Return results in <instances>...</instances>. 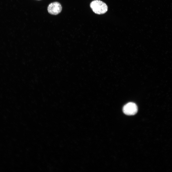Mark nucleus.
<instances>
[{
	"instance_id": "f257e3e1",
	"label": "nucleus",
	"mask_w": 172,
	"mask_h": 172,
	"mask_svg": "<svg viewBox=\"0 0 172 172\" xmlns=\"http://www.w3.org/2000/svg\"><path fill=\"white\" fill-rule=\"evenodd\" d=\"M90 6L93 11L97 14H102L106 12L108 7L107 5L102 1L95 0L90 3Z\"/></svg>"
},
{
	"instance_id": "f03ea898",
	"label": "nucleus",
	"mask_w": 172,
	"mask_h": 172,
	"mask_svg": "<svg viewBox=\"0 0 172 172\" xmlns=\"http://www.w3.org/2000/svg\"><path fill=\"white\" fill-rule=\"evenodd\" d=\"M123 110L125 114L128 115H135L137 113L138 111V108L135 103L129 102L124 106Z\"/></svg>"
},
{
	"instance_id": "7ed1b4c3",
	"label": "nucleus",
	"mask_w": 172,
	"mask_h": 172,
	"mask_svg": "<svg viewBox=\"0 0 172 172\" xmlns=\"http://www.w3.org/2000/svg\"><path fill=\"white\" fill-rule=\"evenodd\" d=\"M62 7L60 3L54 2L50 4L48 8V10L50 14L53 15H57L61 11Z\"/></svg>"
}]
</instances>
